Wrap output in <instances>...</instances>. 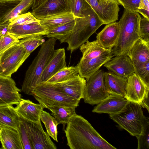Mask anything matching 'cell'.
<instances>
[{
  "label": "cell",
  "mask_w": 149,
  "mask_h": 149,
  "mask_svg": "<svg viewBox=\"0 0 149 149\" xmlns=\"http://www.w3.org/2000/svg\"><path fill=\"white\" fill-rule=\"evenodd\" d=\"M64 130L67 145L71 149H116L81 116L70 118Z\"/></svg>",
  "instance_id": "obj_1"
},
{
  "label": "cell",
  "mask_w": 149,
  "mask_h": 149,
  "mask_svg": "<svg viewBox=\"0 0 149 149\" xmlns=\"http://www.w3.org/2000/svg\"><path fill=\"white\" fill-rule=\"evenodd\" d=\"M79 48L82 56L77 64L79 74L86 79L114 56L112 49L103 48L96 40L92 42L88 40Z\"/></svg>",
  "instance_id": "obj_2"
},
{
  "label": "cell",
  "mask_w": 149,
  "mask_h": 149,
  "mask_svg": "<svg viewBox=\"0 0 149 149\" xmlns=\"http://www.w3.org/2000/svg\"><path fill=\"white\" fill-rule=\"evenodd\" d=\"M57 40L50 38L41 45L40 49L26 70L22 85V91L31 95L32 91L40 83L42 73L53 56Z\"/></svg>",
  "instance_id": "obj_3"
},
{
  "label": "cell",
  "mask_w": 149,
  "mask_h": 149,
  "mask_svg": "<svg viewBox=\"0 0 149 149\" xmlns=\"http://www.w3.org/2000/svg\"><path fill=\"white\" fill-rule=\"evenodd\" d=\"M141 17L137 12L124 9L118 22L119 35L115 45L112 49L114 56L127 54L135 42L140 38L139 23Z\"/></svg>",
  "instance_id": "obj_4"
},
{
  "label": "cell",
  "mask_w": 149,
  "mask_h": 149,
  "mask_svg": "<svg viewBox=\"0 0 149 149\" xmlns=\"http://www.w3.org/2000/svg\"><path fill=\"white\" fill-rule=\"evenodd\" d=\"M74 28L67 42V49L71 53L88 41L97 30L104 24L90 6L84 17H74Z\"/></svg>",
  "instance_id": "obj_5"
},
{
  "label": "cell",
  "mask_w": 149,
  "mask_h": 149,
  "mask_svg": "<svg viewBox=\"0 0 149 149\" xmlns=\"http://www.w3.org/2000/svg\"><path fill=\"white\" fill-rule=\"evenodd\" d=\"M109 117L120 127L136 137L143 133L144 127L149 123V118L144 115L141 106L130 102L121 111L109 115Z\"/></svg>",
  "instance_id": "obj_6"
},
{
  "label": "cell",
  "mask_w": 149,
  "mask_h": 149,
  "mask_svg": "<svg viewBox=\"0 0 149 149\" xmlns=\"http://www.w3.org/2000/svg\"><path fill=\"white\" fill-rule=\"evenodd\" d=\"M31 95L40 104L64 105L76 108L80 102L67 95L55 84L47 82L38 84L32 91Z\"/></svg>",
  "instance_id": "obj_7"
},
{
  "label": "cell",
  "mask_w": 149,
  "mask_h": 149,
  "mask_svg": "<svg viewBox=\"0 0 149 149\" xmlns=\"http://www.w3.org/2000/svg\"><path fill=\"white\" fill-rule=\"evenodd\" d=\"M30 55L19 42L11 46L0 55V74L11 77Z\"/></svg>",
  "instance_id": "obj_8"
},
{
  "label": "cell",
  "mask_w": 149,
  "mask_h": 149,
  "mask_svg": "<svg viewBox=\"0 0 149 149\" xmlns=\"http://www.w3.org/2000/svg\"><path fill=\"white\" fill-rule=\"evenodd\" d=\"M104 73L103 70L99 69L86 79L83 98L85 103L97 105L109 95L107 91L104 84Z\"/></svg>",
  "instance_id": "obj_9"
},
{
  "label": "cell",
  "mask_w": 149,
  "mask_h": 149,
  "mask_svg": "<svg viewBox=\"0 0 149 149\" xmlns=\"http://www.w3.org/2000/svg\"><path fill=\"white\" fill-rule=\"evenodd\" d=\"M25 127L33 149H56L57 147L42 127L40 120L34 122L24 120Z\"/></svg>",
  "instance_id": "obj_10"
},
{
  "label": "cell",
  "mask_w": 149,
  "mask_h": 149,
  "mask_svg": "<svg viewBox=\"0 0 149 149\" xmlns=\"http://www.w3.org/2000/svg\"><path fill=\"white\" fill-rule=\"evenodd\" d=\"M127 79L124 97L129 102L141 105L149 97V84L135 73L128 77Z\"/></svg>",
  "instance_id": "obj_11"
},
{
  "label": "cell",
  "mask_w": 149,
  "mask_h": 149,
  "mask_svg": "<svg viewBox=\"0 0 149 149\" xmlns=\"http://www.w3.org/2000/svg\"><path fill=\"white\" fill-rule=\"evenodd\" d=\"M97 14L104 24L118 19L119 4L111 0H85Z\"/></svg>",
  "instance_id": "obj_12"
},
{
  "label": "cell",
  "mask_w": 149,
  "mask_h": 149,
  "mask_svg": "<svg viewBox=\"0 0 149 149\" xmlns=\"http://www.w3.org/2000/svg\"><path fill=\"white\" fill-rule=\"evenodd\" d=\"M21 91L11 77L0 74V107L17 104L22 99Z\"/></svg>",
  "instance_id": "obj_13"
},
{
  "label": "cell",
  "mask_w": 149,
  "mask_h": 149,
  "mask_svg": "<svg viewBox=\"0 0 149 149\" xmlns=\"http://www.w3.org/2000/svg\"><path fill=\"white\" fill-rule=\"evenodd\" d=\"M129 102L123 96L109 94L95 107L92 112L109 115L116 114L121 111Z\"/></svg>",
  "instance_id": "obj_14"
},
{
  "label": "cell",
  "mask_w": 149,
  "mask_h": 149,
  "mask_svg": "<svg viewBox=\"0 0 149 149\" xmlns=\"http://www.w3.org/2000/svg\"><path fill=\"white\" fill-rule=\"evenodd\" d=\"M65 12H70L69 0H47L38 8L31 12L39 20L52 15Z\"/></svg>",
  "instance_id": "obj_15"
},
{
  "label": "cell",
  "mask_w": 149,
  "mask_h": 149,
  "mask_svg": "<svg viewBox=\"0 0 149 149\" xmlns=\"http://www.w3.org/2000/svg\"><path fill=\"white\" fill-rule=\"evenodd\" d=\"M104 66L109 71L124 78H127L134 73L132 62L127 54L116 56Z\"/></svg>",
  "instance_id": "obj_16"
},
{
  "label": "cell",
  "mask_w": 149,
  "mask_h": 149,
  "mask_svg": "<svg viewBox=\"0 0 149 149\" xmlns=\"http://www.w3.org/2000/svg\"><path fill=\"white\" fill-rule=\"evenodd\" d=\"M55 84L66 95L75 100L80 101L84 97L86 80L79 74L68 80Z\"/></svg>",
  "instance_id": "obj_17"
},
{
  "label": "cell",
  "mask_w": 149,
  "mask_h": 149,
  "mask_svg": "<svg viewBox=\"0 0 149 149\" xmlns=\"http://www.w3.org/2000/svg\"><path fill=\"white\" fill-rule=\"evenodd\" d=\"M67 67L65 48L55 50L53 56L42 73L40 83L46 82L60 70Z\"/></svg>",
  "instance_id": "obj_18"
},
{
  "label": "cell",
  "mask_w": 149,
  "mask_h": 149,
  "mask_svg": "<svg viewBox=\"0 0 149 149\" xmlns=\"http://www.w3.org/2000/svg\"><path fill=\"white\" fill-rule=\"evenodd\" d=\"M127 54L132 62L134 70L142 64L149 62V42L140 37Z\"/></svg>",
  "instance_id": "obj_19"
},
{
  "label": "cell",
  "mask_w": 149,
  "mask_h": 149,
  "mask_svg": "<svg viewBox=\"0 0 149 149\" xmlns=\"http://www.w3.org/2000/svg\"><path fill=\"white\" fill-rule=\"evenodd\" d=\"M14 108L22 119L36 123L40 120V115L44 107L39 103L36 104L29 100H25L22 98Z\"/></svg>",
  "instance_id": "obj_20"
},
{
  "label": "cell",
  "mask_w": 149,
  "mask_h": 149,
  "mask_svg": "<svg viewBox=\"0 0 149 149\" xmlns=\"http://www.w3.org/2000/svg\"><path fill=\"white\" fill-rule=\"evenodd\" d=\"M48 31L40 23L39 21L26 24L9 26L8 33L22 39L35 36H46Z\"/></svg>",
  "instance_id": "obj_21"
},
{
  "label": "cell",
  "mask_w": 149,
  "mask_h": 149,
  "mask_svg": "<svg viewBox=\"0 0 149 149\" xmlns=\"http://www.w3.org/2000/svg\"><path fill=\"white\" fill-rule=\"evenodd\" d=\"M119 27L118 22L107 24L97 35L96 40L106 49H111L115 45L119 35Z\"/></svg>",
  "instance_id": "obj_22"
},
{
  "label": "cell",
  "mask_w": 149,
  "mask_h": 149,
  "mask_svg": "<svg viewBox=\"0 0 149 149\" xmlns=\"http://www.w3.org/2000/svg\"><path fill=\"white\" fill-rule=\"evenodd\" d=\"M104 81L106 90L109 94L124 97L127 78L119 76L109 71L104 73Z\"/></svg>",
  "instance_id": "obj_23"
},
{
  "label": "cell",
  "mask_w": 149,
  "mask_h": 149,
  "mask_svg": "<svg viewBox=\"0 0 149 149\" xmlns=\"http://www.w3.org/2000/svg\"><path fill=\"white\" fill-rule=\"evenodd\" d=\"M22 119L13 105L0 107V127L11 128L17 131Z\"/></svg>",
  "instance_id": "obj_24"
},
{
  "label": "cell",
  "mask_w": 149,
  "mask_h": 149,
  "mask_svg": "<svg viewBox=\"0 0 149 149\" xmlns=\"http://www.w3.org/2000/svg\"><path fill=\"white\" fill-rule=\"evenodd\" d=\"M0 141L1 148L23 149L19 134L16 130L0 127Z\"/></svg>",
  "instance_id": "obj_25"
},
{
  "label": "cell",
  "mask_w": 149,
  "mask_h": 149,
  "mask_svg": "<svg viewBox=\"0 0 149 149\" xmlns=\"http://www.w3.org/2000/svg\"><path fill=\"white\" fill-rule=\"evenodd\" d=\"M40 104L44 108H47L51 111V114L55 118L58 124L63 125V130L70 118L76 113L75 107L64 105Z\"/></svg>",
  "instance_id": "obj_26"
},
{
  "label": "cell",
  "mask_w": 149,
  "mask_h": 149,
  "mask_svg": "<svg viewBox=\"0 0 149 149\" xmlns=\"http://www.w3.org/2000/svg\"><path fill=\"white\" fill-rule=\"evenodd\" d=\"M74 19L70 12H65L47 16L39 19L40 24L47 31L68 23Z\"/></svg>",
  "instance_id": "obj_27"
},
{
  "label": "cell",
  "mask_w": 149,
  "mask_h": 149,
  "mask_svg": "<svg viewBox=\"0 0 149 149\" xmlns=\"http://www.w3.org/2000/svg\"><path fill=\"white\" fill-rule=\"evenodd\" d=\"M75 24L74 19L63 25L48 30L46 36L48 38H54L61 43L67 42L72 33Z\"/></svg>",
  "instance_id": "obj_28"
},
{
  "label": "cell",
  "mask_w": 149,
  "mask_h": 149,
  "mask_svg": "<svg viewBox=\"0 0 149 149\" xmlns=\"http://www.w3.org/2000/svg\"><path fill=\"white\" fill-rule=\"evenodd\" d=\"M40 118L44 123L47 134L54 141L58 142L57 126L58 124L55 118L49 113L42 110Z\"/></svg>",
  "instance_id": "obj_29"
},
{
  "label": "cell",
  "mask_w": 149,
  "mask_h": 149,
  "mask_svg": "<svg viewBox=\"0 0 149 149\" xmlns=\"http://www.w3.org/2000/svg\"><path fill=\"white\" fill-rule=\"evenodd\" d=\"M78 74L77 65L67 67L60 70L45 82L54 84L60 83L68 80Z\"/></svg>",
  "instance_id": "obj_30"
},
{
  "label": "cell",
  "mask_w": 149,
  "mask_h": 149,
  "mask_svg": "<svg viewBox=\"0 0 149 149\" xmlns=\"http://www.w3.org/2000/svg\"><path fill=\"white\" fill-rule=\"evenodd\" d=\"M34 0H22L2 19L4 22L13 19L18 15L26 13L32 6Z\"/></svg>",
  "instance_id": "obj_31"
},
{
  "label": "cell",
  "mask_w": 149,
  "mask_h": 149,
  "mask_svg": "<svg viewBox=\"0 0 149 149\" xmlns=\"http://www.w3.org/2000/svg\"><path fill=\"white\" fill-rule=\"evenodd\" d=\"M70 13L74 17L83 18L90 6L85 0H69Z\"/></svg>",
  "instance_id": "obj_32"
},
{
  "label": "cell",
  "mask_w": 149,
  "mask_h": 149,
  "mask_svg": "<svg viewBox=\"0 0 149 149\" xmlns=\"http://www.w3.org/2000/svg\"><path fill=\"white\" fill-rule=\"evenodd\" d=\"M45 41L42 36H35L22 38L19 40V43L24 47L27 53L30 55Z\"/></svg>",
  "instance_id": "obj_33"
},
{
  "label": "cell",
  "mask_w": 149,
  "mask_h": 149,
  "mask_svg": "<svg viewBox=\"0 0 149 149\" xmlns=\"http://www.w3.org/2000/svg\"><path fill=\"white\" fill-rule=\"evenodd\" d=\"M9 21L10 22L9 26H11L38 22L39 20L37 19L31 13L29 12L20 15Z\"/></svg>",
  "instance_id": "obj_34"
},
{
  "label": "cell",
  "mask_w": 149,
  "mask_h": 149,
  "mask_svg": "<svg viewBox=\"0 0 149 149\" xmlns=\"http://www.w3.org/2000/svg\"><path fill=\"white\" fill-rule=\"evenodd\" d=\"M23 149H33L27 131L24 120L20 121L17 129Z\"/></svg>",
  "instance_id": "obj_35"
},
{
  "label": "cell",
  "mask_w": 149,
  "mask_h": 149,
  "mask_svg": "<svg viewBox=\"0 0 149 149\" xmlns=\"http://www.w3.org/2000/svg\"><path fill=\"white\" fill-rule=\"evenodd\" d=\"M19 39L8 33L0 36V55L11 46L19 42Z\"/></svg>",
  "instance_id": "obj_36"
},
{
  "label": "cell",
  "mask_w": 149,
  "mask_h": 149,
  "mask_svg": "<svg viewBox=\"0 0 149 149\" xmlns=\"http://www.w3.org/2000/svg\"><path fill=\"white\" fill-rule=\"evenodd\" d=\"M138 141V149H148L149 147V123L144 128L142 134L136 137Z\"/></svg>",
  "instance_id": "obj_37"
},
{
  "label": "cell",
  "mask_w": 149,
  "mask_h": 149,
  "mask_svg": "<svg viewBox=\"0 0 149 149\" xmlns=\"http://www.w3.org/2000/svg\"><path fill=\"white\" fill-rule=\"evenodd\" d=\"M140 37L144 40L149 42V19L144 17L140 18L139 23Z\"/></svg>",
  "instance_id": "obj_38"
},
{
  "label": "cell",
  "mask_w": 149,
  "mask_h": 149,
  "mask_svg": "<svg viewBox=\"0 0 149 149\" xmlns=\"http://www.w3.org/2000/svg\"><path fill=\"white\" fill-rule=\"evenodd\" d=\"M134 73L149 84V62L142 64L134 70Z\"/></svg>",
  "instance_id": "obj_39"
},
{
  "label": "cell",
  "mask_w": 149,
  "mask_h": 149,
  "mask_svg": "<svg viewBox=\"0 0 149 149\" xmlns=\"http://www.w3.org/2000/svg\"><path fill=\"white\" fill-rule=\"evenodd\" d=\"M140 0H118L119 4L122 5L125 9L131 12H138Z\"/></svg>",
  "instance_id": "obj_40"
},
{
  "label": "cell",
  "mask_w": 149,
  "mask_h": 149,
  "mask_svg": "<svg viewBox=\"0 0 149 149\" xmlns=\"http://www.w3.org/2000/svg\"><path fill=\"white\" fill-rule=\"evenodd\" d=\"M19 2H0V21L3 17Z\"/></svg>",
  "instance_id": "obj_41"
},
{
  "label": "cell",
  "mask_w": 149,
  "mask_h": 149,
  "mask_svg": "<svg viewBox=\"0 0 149 149\" xmlns=\"http://www.w3.org/2000/svg\"><path fill=\"white\" fill-rule=\"evenodd\" d=\"M138 9V13L149 19V0H140Z\"/></svg>",
  "instance_id": "obj_42"
},
{
  "label": "cell",
  "mask_w": 149,
  "mask_h": 149,
  "mask_svg": "<svg viewBox=\"0 0 149 149\" xmlns=\"http://www.w3.org/2000/svg\"><path fill=\"white\" fill-rule=\"evenodd\" d=\"M10 22L8 20L0 21V36L5 35L8 33Z\"/></svg>",
  "instance_id": "obj_43"
},
{
  "label": "cell",
  "mask_w": 149,
  "mask_h": 149,
  "mask_svg": "<svg viewBox=\"0 0 149 149\" xmlns=\"http://www.w3.org/2000/svg\"><path fill=\"white\" fill-rule=\"evenodd\" d=\"M47 0H34L32 6V11L34 10L43 4Z\"/></svg>",
  "instance_id": "obj_44"
},
{
  "label": "cell",
  "mask_w": 149,
  "mask_h": 149,
  "mask_svg": "<svg viewBox=\"0 0 149 149\" xmlns=\"http://www.w3.org/2000/svg\"><path fill=\"white\" fill-rule=\"evenodd\" d=\"M141 106L142 107L146 108L149 113V97L143 101Z\"/></svg>",
  "instance_id": "obj_45"
},
{
  "label": "cell",
  "mask_w": 149,
  "mask_h": 149,
  "mask_svg": "<svg viewBox=\"0 0 149 149\" xmlns=\"http://www.w3.org/2000/svg\"><path fill=\"white\" fill-rule=\"evenodd\" d=\"M22 0H0V2H19Z\"/></svg>",
  "instance_id": "obj_46"
},
{
  "label": "cell",
  "mask_w": 149,
  "mask_h": 149,
  "mask_svg": "<svg viewBox=\"0 0 149 149\" xmlns=\"http://www.w3.org/2000/svg\"><path fill=\"white\" fill-rule=\"evenodd\" d=\"M112 0V1H115L116 2H117L118 3V0Z\"/></svg>",
  "instance_id": "obj_47"
}]
</instances>
